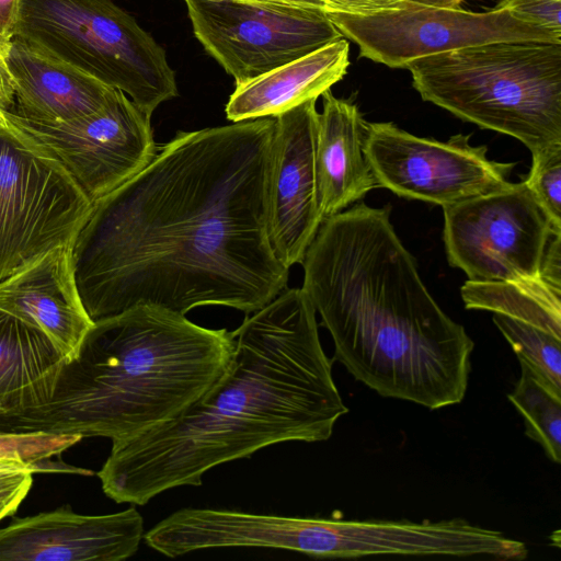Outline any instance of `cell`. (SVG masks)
<instances>
[{"label":"cell","mask_w":561,"mask_h":561,"mask_svg":"<svg viewBox=\"0 0 561 561\" xmlns=\"http://www.w3.org/2000/svg\"><path fill=\"white\" fill-rule=\"evenodd\" d=\"M275 117L179 131L152 161L91 206L71 242L93 322L136 306L251 314L287 288L268 238Z\"/></svg>","instance_id":"obj_1"},{"label":"cell","mask_w":561,"mask_h":561,"mask_svg":"<svg viewBox=\"0 0 561 561\" xmlns=\"http://www.w3.org/2000/svg\"><path fill=\"white\" fill-rule=\"evenodd\" d=\"M302 288H286L234 330L227 370L178 417L112 443L98 477L115 503L142 506L210 469L285 442H324L348 412Z\"/></svg>","instance_id":"obj_2"},{"label":"cell","mask_w":561,"mask_h":561,"mask_svg":"<svg viewBox=\"0 0 561 561\" xmlns=\"http://www.w3.org/2000/svg\"><path fill=\"white\" fill-rule=\"evenodd\" d=\"M301 264L334 359L356 380L430 410L463 400L474 343L425 287L389 207L359 203L325 218Z\"/></svg>","instance_id":"obj_3"},{"label":"cell","mask_w":561,"mask_h":561,"mask_svg":"<svg viewBox=\"0 0 561 561\" xmlns=\"http://www.w3.org/2000/svg\"><path fill=\"white\" fill-rule=\"evenodd\" d=\"M234 336L152 306L96 321L49 400L0 413V432L126 440L182 414L227 370Z\"/></svg>","instance_id":"obj_4"},{"label":"cell","mask_w":561,"mask_h":561,"mask_svg":"<svg viewBox=\"0 0 561 561\" xmlns=\"http://www.w3.org/2000/svg\"><path fill=\"white\" fill-rule=\"evenodd\" d=\"M424 101L531 153L561 145V43L493 42L410 62Z\"/></svg>","instance_id":"obj_5"},{"label":"cell","mask_w":561,"mask_h":561,"mask_svg":"<svg viewBox=\"0 0 561 561\" xmlns=\"http://www.w3.org/2000/svg\"><path fill=\"white\" fill-rule=\"evenodd\" d=\"M15 37L121 90L149 116L178 95L162 46L113 0H21Z\"/></svg>","instance_id":"obj_6"},{"label":"cell","mask_w":561,"mask_h":561,"mask_svg":"<svg viewBox=\"0 0 561 561\" xmlns=\"http://www.w3.org/2000/svg\"><path fill=\"white\" fill-rule=\"evenodd\" d=\"M91 206L55 158L0 124V283L71 244Z\"/></svg>","instance_id":"obj_7"},{"label":"cell","mask_w":561,"mask_h":561,"mask_svg":"<svg viewBox=\"0 0 561 561\" xmlns=\"http://www.w3.org/2000/svg\"><path fill=\"white\" fill-rule=\"evenodd\" d=\"M362 57L390 68L420 58L493 42L561 43V32L524 21L511 11L440 9L403 0L396 8L355 13L325 12Z\"/></svg>","instance_id":"obj_8"},{"label":"cell","mask_w":561,"mask_h":561,"mask_svg":"<svg viewBox=\"0 0 561 561\" xmlns=\"http://www.w3.org/2000/svg\"><path fill=\"white\" fill-rule=\"evenodd\" d=\"M448 263L469 280L539 276L553 234L550 220L524 182L443 207Z\"/></svg>","instance_id":"obj_9"},{"label":"cell","mask_w":561,"mask_h":561,"mask_svg":"<svg viewBox=\"0 0 561 561\" xmlns=\"http://www.w3.org/2000/svg\"><path fill=\"white\" fill-rule=\"evenodd\" d=\"M195 37L236 84L343 38L325 11L241 0H184Z\"/></svg>","instance_id":"obj_10"},{"label":"cell","mask_w":561,"mask_h":561,"mask_svg":"<svg viewBox=\"0 0 561 561\" xmlns=\"http://www.w3.org/2000/svg\"><path fill=\"white\" fill-rule=\"evenodd\" d=\"M151 116L115 89L99 111L45 124L12 112L7 124L55 158L93 204L145 169L156 157Z\"/></svg>","instance_id":"obj_11"},{"label":"cell","mask_w":561,"mask_h":561,"mask_svg":"<svg viewBox=\"0 0 561 561\" xmlns=\"http://www.w3.org/2000/svg\"><path fill=\"white\" fill-rule=\"evenodd\" d=\"M458 134L447 141L412 135L393 123H368L365 153L378 187L446 207L506 186L515 163L488 159L486 146Z\"/></svg>","instance_id":"obj_12"},{"label":"cell","mask_w":561,"mask_h":561,"mask_svg":"<svg viewBox=\"0 0 561 561\" xmlns=\"http://www.w3.org/2000/svg\"><path fill=\"white\" fill-rule=\"evenodd\" d=\"M317 99L275 116L267 180V225L272 249L288 270L301 263L324 220L314 170Z\"/></svg>","instance_id":"obj_13"},{"label":"cell","mask_w":561,"mask_h":561,"mask_svg":"<svg viewBox=\"0 0 561 561\" xmlns=\"http://www.w3.org/2000/svg\"><path fill=\"white\" fill-rule=\"evenodd\" d=\"M144 534L134 506L106 515L61 506L0 528V561H122L138 551Z\"/></svg>","instance_id":"obj_14"},{"label":"cell","mask_w":561,"mask_h":561,"mask_svg":"<svg viewBox=\"0 0 561 561\" xmlns=\"http://www.w3.org/2000/svg\"><path fill=\"white\" fill-rule=\"evenodd\" d=\"M70 245L48 251L0 283V309L44 332L65 362L94 323L76 286Z\"/></svg>","instance_id":"obj_15"},{"label":"cell","mask_w":561,"mask_h":561,"mask_svg":"<svg viewBox=\"0 0 561 561\" xmlns=\"http://www.w3.org/2000/svg\"><path fill=\"white\" fill-rule=\"evenodd\" d=\"M8 65L14 84L12 112L25 119L56 124L101 110L115 89L22 38L14 37Z\"/></svg>","instance_id":"obj_16"},{"label":"cell","mask_w":561,"mask_h":561,"mask_svg":"<svg viewBox=\"0 0 561 561\" xmlns=\"http://www.w3.org/2000/svg\"><path fill=\"white\" fill-rule=\"evenodd\" d=\"M318 114L314 170L320 213L331 217L378 187L365 153L368 123L357 105L323 94Z\"/></svg>","instance_id":"obj_17"},{"label":"cell","mask_w":561,"mask_h":561,"mask_svg":"<svg viewBox=\"0 0 561 561\" xmlns=\"http://www.w3.org/2000/svg\"><path fill=\"white\" fill-rule=\"evenodd\" d=\"M350 44L337 39L254 79L236 84L226 116L232 123L275 117L318 99L340 81L350 66Z\"/></svg>","instance_id":"obj_18"},{"label":"cell","mask_w":561,"mask_h":561,"mask_svg":"<svg viewBox=\"0 0 561 561\" xmlns=\"http://www.w3.org/2000/svg\"><path fill=\"white\" fill-rule=\"evenodd\" d=\"M64 363L44 332L0 309V413L47 402Z\"/></svg>","instance_id":"obj_19"},{"label":"cell","mask_w":561,"mask_h":561,"mask_svg":"<svg viewBox=\"0 0 561 561\" xmlns=\"http://www.w3.org/2000/svg\"><path fill=\"white\" fill-rule=\"evenodd\" d=\"M460 291L467 309L504 314L561 339V285L540 274L519 280L468 279Z\"/></svg>","instance_id":"obj_20"},{"label":"cell","mask_w":561,"mask_h":561,"mask_svg":"<svg viewBox=\"0 0 561 561\" xmlns=\"http://www.w3.org/2000/svg\"><path fill=\"white\" fill-rule=\"evenodd\" d=\"M520 377L507 399L523 416L525 434L537 442L547 457L561 462V390L518 360Z\"/></svg>","instance_id":"obj_21"},{"label":"cell","mask_w":561,"mask_h":561,"mask_svg":"<svg viewBox=\"0 0 561 561\" xmlns=\"http://www.w3.org/2000/svg\"><path fill=\"white\" fill-rule=\"evenodd\" d=\"M493 322L525 362L542 378L561 390V339L535 325L493 313Z\"/></svg>","instance_id":"obj_22"},{"label":"cell","mask_w":561,"mask_h":561,"mask_svg":"<svg viewBox=\"0 0 561 561\" xmlns=\"http://www.w3.org/2000/svg\"><path fill=\"white\" fill-rule=\"evenodd\" d=\"M82 439L77 434L46 432H0V457L37 467L42 473L92 476L91 470L66 463L59 456Z\"/></svg>","instance_id":"obj_23"},{"label":"cell","mask_w":561,"mask_h":561,"mask_svg":"<svg viewBox=\"0 0 561 561\" xmlns=\"http://www.w3.org/2000/svg\"><path fill=\"white\" fill-rule=\"evenodd\" d=\"M530 171L523 181L550 220L561 232V145L531 153Z\"/></svg>","instance_id":"obj_24"},{"label":"cell","mask_w":561,"mask_h":561,"mask_svg":"<svg viewBox=\"0 0 561 561\" xmlns=\"http://www.w3.org/2000/svg\"><path fill=\"white\" fill-rule=\"evenodd\" d=\"M34 473L42 471L25 461L0 457V522L16 513L32 488Z\"/></svg>","instance_id":"obj_25"},{"label":"cell","mask_w":561,"mask_h":561,"mask_svg":"<svg viewBox=\"0 0 561 561\" xmlns=\"http://www.w3.org/2000/svg\"><path fill=\"white\" fill-rule=\"evenodd\" d=\"M497 8L519 19L561 32V0H503Z\"/></svg>","instance_id":"obj_26"},{"label":"cell","mask_w":561,"mask_h":561,"mask_svg":"<svg viewBox=\"0 0 561 561\" xmlns=\"http://www.w3.org/2000/svg\"><path fill=\"white\" fill-rule=\"evenodd\" d=\"M249 2L275 3L288 7L316 8L328 11L366 13L387 9L379 0H241Z\"/></svg>","instance_id":"obj_27"},{"label":"cell","mask_w":561,"mask_h":561,"mask_svg":"<svg viewBox=\"0 0 561 561\" xmlns=\"http://www.w3.org/2000/svg\"><path fill=\"white\" fill-rule=\"evenodd\" d=\"M21 0H0V50L7 55L15 37Z\"/></svg>","instance_id":"obj_28"},{"label":"cell","mask_w":561,"mask_h":561,"mask_svg":"<svg viewBox=\"0 0 561 561\" xmlns=\"http://www.w3.org/2000/svg\"><path fill=\"white\" fill-rule=\"evenodd\" d=\"M8 55L0 50V124H3V114L11 111L14 105V84L7 60Z\"/></svg>","instance_id":"obj_29"},{"label":"cell","mask_w":561,"mask_h":561,"mask_svg":"<svg viewBox=\"0 0 561 561\" xmlns=\"http://www.w3.org/2000/svg\"><path fill=\"white\" fill-rule=\"evenodd\" d=\"M415 4L440 8V9H458L462 0H405Z\"/></svg>","instance_id":"obj_30"},{"label":"cell","mask_w":561,"mask_h":561,"mask_svg":"<svg viewBox=\"0 0 561 561\" xmlns=\"http://www.w3.org/2000/svg\"><path fill=\"white\" fill-rule=\"evenodd\" d=\"M379 1H381V2H383V3H392V2H394V1H397V0H379Z\"/></svg>","instance_id":"obj_31"}]
</instances>
